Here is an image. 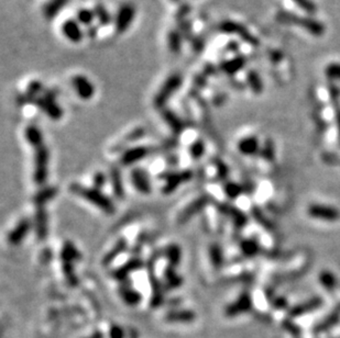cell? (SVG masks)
Returning a JSON list of instances; mask_svg holds the SVG:
<instances>
[{
	"label": "cell",
	"instance_id": "obj_1",
	"mask_svg": "<svg viewBox=\"0 0 340 338\" xmlns=\"http://www.w3.org/2000/svg\"><path fill=\"white\" fill-rule=\"evenodd\" d=\"M68 190L75 196L84 199L85 201L94 204L96 208H98L100 211H103L106 214L113 215L116 213V206L113 200L101 192L99 189L88 188L83 186V184L74 182L69 184Z\"/></svg>",
	"mask_w": 340,
	"mask_h": 338
},
{
	"label": "cell",
	"instance_id": "obj_2",
	"mask_svg": "<svg viewBox=\"0 0 340 338\" xmlns=\"http://www.w3.org/2000/svg\"><path fill=\"white\" fill-rule=\"evenodd\" d=\"M276 20L278 22L284 24H292L297 25L305 29L307 32H309L316 37H321L325 33V27L322 22L318 20H315L309 17H301L295 13L287 12V11H280L276 14Z\"/></svg>",
	"mask_w": 340,
	"mask_h": 338
},
{
	"label": "cell",
	"instance_id": "obj_3",
	"mask_svg": "<svg viewBox=\"0 0 340 338\" xmlns=\"http://www.w3.org/2000/svg\"><path fill=\"white\" fill-rule=\"evenodd\" d=\"M183 84V76L179 73H174L167 77L163 85L161 86L159 91L156 92L153 99V106L155 109L162 110L164 109L169 100L172 98L175 92L181 88Z\"/></svg>",
	"mask_w": 340,
	"mask_h": 338
},
{
	"label": "cell",
	"instance_id": "obj_4",
	"mask_svg": "<svg viewBox=\"0 0 340 338\" xmlns=\"http://www.w3.org/2000/svg\"><path fill=\"white\" fill-rule=\"evenodd\" d=\"M33 105L37 106L40 110L44 112L51 120L59 121L62 119L63 110L57 102V94L52 90H44L43 95L38 97L33 101Z\"/></svg>",
	"mask_w": 340,
	"mask_h": 338
},
{
	"label": "cell",
	"instance_id": "obj_5",
	"mask_svg": "<svg viewBox=\"0 0 340 338\" xmlns=\"http://www.w3.org/2000/svg\"><path fill=\"white\" fill-rule=\"evenodd\" d=\"M49 176V150L45 145L35 148L33 180L38 186H44Z\"/></svg>",
	"mask_w": 340,
	"mask_h": 338
},
{
	"label": "cell",
	"instance_id": "obj_6",
	"mask_svg": "<svg viewBox=\"0 0 340 338\" xmlns=\"http://www.w3.org/2000/svg\"><path fill=\"white\" fill-rule=\"evenodd\" d=\"M136 6L133 2H124L120 4L114 18L115 32L117 34H124L130 28L136 18Z\"/></svg>",
	"mask_w": 340,
	"mask_h": 338
},
{
	"label": "cell",
	"instance_id": "obj_7",
	"mask_svg": "<svg viewBox=\"0 0 340 338\" xmlns=\"http://www.w3.org/2000/svg\"><path fill=\"white\" fill-rule=\"evenodd\" d=\"M212 202V196L208 193L202 194L199 198H196L195 200L189 204V206L185 207L180 212V214L177 215V224L183 225L186 224L187 222L192 220L194 217H196L197 214H200L203 210H205L209 204Z\"/></svg>",
	"mask_w": 340,
	"mask_h": 338
},
{
	"label": "cell",
	"instance_id": "obj_8",
	"mask_svg": "<svg viewBox=\"0 0 340 338\" xmlns=\"http://www.w3.org/2000/svg\"><path fill=\"white\" fill-rule=\"evenodd\" d=\"M218 30H219L221 33L225 34L238 35L243 42H246L252 46L259 45V39L256 35H253L250 31L248 30V28H246L245 25L239 22L232 21V20H224V21H221L219 25H218Z\"/></svg>",
	"mask_w": 340,
	"mask_h": 338
},
{
	"label": "cell",
	"instance_id": "obj_9",
	"mask_svg": "<svg viewBox=\"0 0 340 338\" xmlns=\"http://www.w3.org/2000/svg\"><path fill=\"white\" fill-rule=\"evenodd\" d=\"M194 178V171L191 169H184L181 171H167L163 175L164 184L162 193L171 194L179 189L181 184L191 181Z\"/></svg>",
	"mask_w": 340,
	"mask_h": 338
},
{
	"label": "cell",
	"instance_id": "obj_10",
	"mask_svg": "<svg viewBox=\"0 0 340 338\" xmlns=\"http://www.w3.org/2000/svg\"><path fill=\"white\" fill-rule=\"evenodd\" d=\"M144 267L145 263L140 257H133L129 260H127L124 265L120 266V267L111 271V278L119 281V282H123V281L128 279L130 274H133L135 271Z\"/></svg>",
	"mask_w": 340,
	"mask_h": 338
},
{
	"label": "cell",
	"instance_id": "obj_11",
	"mask_svg": "<svg viewBox=\"0 0 340 338\" xmlns=\"http://www.w3.org/2000/svg\"><path fill=\"white\" fill-rule=\"evenodd\" d=\"M307 213L311 218L327 222H335L340 219V211L337 208L325 206V204H312L308 207Z\"/></svg>",
	"mask_w": 340,
	"mask_h": 338
},
{
	"label": "cell",
	"instance_id": "obj_12",
	"mask_svg": "<svg viewBox=\"0 0 340 338\" xmlns=\"http://www.w3.org/2000/svg\"><path fill=\"white\" fill-rule=\"evenodd\" d=\"M252 309V298L249 292H242L238 298L227 305L225 309V315L227 317H235L247 313Z\"/></svg>",
	"mask_w": 340,
	"mask_h": 338
},
{
	"label": "cell",
	"instance_id": "obj_13",
	"mask_svg": "<svg viewBox=\"0 0 340 338\" xmlns=\"http://www.w3.org/2000/svg\"><path fill=\"white\" fill-rule=\"evenodd\" d=\"M61 32H62L65 39L74 44H78L82 42L85 37V32L82 29V25L78 23L76 19L65 20L63 24L61 25Z\"/></svg>",
	"mask_w": 340,
	"mask_h": 338
},
{
	"label": "cell",
	"instance_id": "obj_14",
	"mask_svg": "<svg viewBox=\"0 0 340 338\" xmlns=\"http://www.w3.org/2000/svg\"><path fill=\"white\" fill-rule=\"evenodd\" d=\"M216 209L220 214L229 218L237 228L245 227L248 223L247 215L240 209H237L228 203H217Z\"/></svg>",
	"mask_w": 340,
	"mask_h": 338
},
{
	"label": "cell",
	"instance_id": "obj_15",
	"mask_svg": "<svg viewBox=\"0 0 340 338\" xmlns=\"http://www.w3.org/2000/svg\"><path fill=\"white\" fill-rule=\"evenodd\" d=\"M72 86L80 99L90 100L95 95V86L84 75H75L72 77Z\"/></svg>",
	"mask_w": 340,
	"mask_h": 338
},
{
	"label": "cell",
	"instance_id": "obj_16",
	"mask_svg": "<svg viewBox=\"0 0 340 338\" xmlns=\"http://www.w3.org/2000/svg\"><path fill=\"white\" fill-rule=\"evenodd\" d=\"M130 179L131 183L134 184L135 189L138 192L142 194H150L152 192L151 180L143 168L135 167L130 172Z\"/></svg>",
	"mask_w": 340,
	"mask_h": 338
},
{
	"label": "cell",
	"instance_id": "obj_17",
	"mask_svg": "<svg viewBox=\"0 0 340 338\" xmlns=\"http://www.w3.org/2000/svg\"><path fill=\"white\" fill-rule=\"evenodd\" d=\"M149 154H151V148H149L148 146L130 147L128 150L121 152L120 164L126 167L131 166L139 161L143 160Z\"/></svg>",
	"mask_w": 340,
	"mask_h": 338
},
{
	"label": "cell",
	"instance_id": "obj_18",
	"mask_svg": "<svg viewBox=\"0 0 340 338\" xmlns=\"http://www.w3.org/2000/svg\"><path fill=\"white\" fill-rule=\"evenodd\" d=\"M118 292L121 300H123L127 305L136 306L141 303L142 295L138 290H136L134 288L129 279H127L120 283Z\"/></svg>",
	"mask_w": 340,
	"mask_h": 338
},
{
	"label": "cell",
	"instance_id": "obj_19",
	"mask_svg": "<svg viewBox=\"0 0 340 338\" xmlns=\"http://www.w3.org/2000/svg\"><path fill=\"white\" fill-rule=\"evenodd\" d=\"M34 229L35 236L40 240L47 239L49 235V221H48V212L44 207H38L34 215Z\"/></svg>",
	"mask_w": 340,
	"mask_h": 338
},
{
	"label": "cell",
	"instance_id": "obj_20",
	"mask_svg": "<svg viewBox=\"0 0 340 338\" xmlns=\"http://www.w3.org/2000/svg\"><path fill=\"white\" fill-rule=\"evenodd\" d=\"M160 112L162 119L166 123L167 126L170 127L174 136H180L182 133L184 132L186 127L185 122L183 121L173 110H171L170 108L165 107L164 109H162Z\"/></svg>",
	"mask_w": 340,
	"mask_h": 338
},
{
	"label": "cell",
	"instance_id": "obj_21",
	"mask_svg": "<svg viewBox=\"0 0 340 338\" xmlns=\"http://www.w3.org/2000/svg\"><path fill=\"white\" fill-rule=\"evenodd\" d=\"M32 227V222L30 219H22L13 229H11V232L8 234V243L12 246L20 245L25 236L29 234L30 229Z\"/></svg>",
	"mask_w": 340,
	"mask_h": 338
},
{
	"label": "cell",
	"instance_id": "obj_22",
	"mask_svg": "<svg viewBox=\"0 0 340 338\" xmlns=\"http://www.w3.org/2000/svg\"><path fill=\"white\" fill-rule=\"evenodd\" d=\"M247 64V57L243 55H237L235 57L230 59H225L220 61V64L218 65L219 70L221 73L226 74L227 76H235L238 71L245 68Z\"/></svg>",
	"mask_w": 340,
	"mask_h": 338
},
{
	"label": "cell",
	"instance_id": "obj_23",
	"mask_svg": "<svg viewBox=\"0 0 340 338\" xmlns=\"http://www.w3.org/2000/svg\"><path fill=\"white\" fill-rule=\"evenodd\" d=\"M109 178H110L111 190H113L115 197L118 200H124L126 197V190H125V183L123 180V176H121L120 169L117 166L111 167L109 171Z\"/></svg>",
	"mask_w": 340,
	"mask_h": 338
},
{
	"label": "cell",
	"instance_id": "obj_24",
	"mask_svg": "<svg viewBox=\"0 0 340 338\" xmlns=\"http://www.w3.org/2000/svg\"><path fill=\"white\" fill-rule=\"evenodd\" d=\"M196 314L192 310H176L173 309L167 312L164 316V320L167 323H180V324H189L194 322Z\"/></svg>",
	"mask_w": 340,
	"mask_h": 338
},
{
	"label": "cell",
	"instance_id": "obj_25",
	"mask_svg": "<svg viewBox=\"0 0 340 338\" xmlns=\"http://www.w3.org/2000/svg\"><path fill=\"white\" fill-rule=\"evenodd\" d=\"M127 248H128V240L125 237L119 238L113 246V248H111L107 254H105L103 260H101V265H103L104 267H108V266L113 264L121 254L126 252Z\"/></svg>",
	"mask_w": 340,
	"mask_h": 338
},
{
	"label": "cell",
	"instance_id": "obj_26",
	"mask_svg": "<svg viewBox=\"0 0 340 338\" xmlns=\"http://www.w3.org/2000/svg\"><path fill=\"white\" fill-rule=\"evenodd\" d=\"M238 151H239L242 155L246 156H253L260 152V142H259L258 137L256 136H248L243 137L238 142L237 145Z\"/></svg>",
	"mask_w": 340,
	"mask_h": 338
},
{
	"label": "cell",
	"instance_id": "obj_27",
	"mask_svg": "<svg viewBox=\"0 0 340 338\" xmlns=\"http://www.w3.org/2000/svg\"><path fill=\"white\" fill-rule=\"evenodd\" d=\"M164 284L166 290H174L183 284V278L176 273V268L167 265L163 271Z\"/></svg>",
	"mask_w": 340,
	"mask_h": 338
},
{
	"label": "cell",
	"instance_id": "obj_28",
	"mask_svg": "<svg viewBox=\"0 0 340 338\" xmlns=\"http://www.w3.org/2000/svg\"><path fill=\"white\" fill-rule=\"evenodd\" d=\"M60 258L61 260H62V263L74 264L75 261L80 260V258H82V255H80L78 249L75 247V245L72 242L67 240V242H64L62 249H61Z\"/></svg>",
	"mask_w": 340,
	"mask_h": 338
},
{
	"label": "cell",
	"instance_id": "obj_29",
	"mask_svg": "<svg viewBox=\"0 0 340 338\" xmlns=\"http://www.w3.org/2000/svg\"><path fill=\"white\" fill-rule=\"evenodd\" d=\"M208 255H209L210 264L214 269L220 270L225 265V255L221 246L218 243H212L208 249Z\"/></svg>",
	"mask_w": 340,
	"mask_h": 338
},
{
	"label": "cell",
	"instance_id": "obj_30",
	"mask_svg": "<svg viewBox=\"0 0 340 338\" xmlns=\"http://www.w3.org/2000/svg\"><path fill=\"white\" fill-rule=\"evenodd\" d=\"M68 2V0H49L42 9L43 17L47 20L54 19L60 13L61 10L67 6Z\"/></svg>",
	"mask_w": 340,
	"mask_h": 338
},
{
	"label": "cell",
	"instance_id": "obj_31",
	"mask_svg": "<svg viewBox=\"0 0 340 338\" xmlns=\"http://www.w3.org/2000/svg\"><path fill=\"white\" fill-rule=\"evenodd\" d=\"M163 257L167 260V265L176 268L182 260V250L177 244H170L163 249Z\"/></svg>",
	"mask_w": 340,
	"mask_h": 338
},
{
	"label": "cell",
	"instance_id": "obj_32",
	"mask_svg": "<svg viewBox=\"0 0 340 338\" xmlns=\"http://www.w3.org/2000/svg\"><path fill=\"white\" fill-rule=\"evenodd\" d=\"M239 248L241 254L246 258H252L260 253V244L255 238H243L239 243Z\"/></svg>",
	"mask_w": 340,
	"mask_h": 338
},
{
	"label": "cell",
	"instance_id": "obj_33",
	"mask_svg": "<svg viewBox=\"0 0 340 338\" xmlns=\"http://www.w3.org/2000/svg\"><path fill=\"white\" fill-rule=\"evenodd\" d=\"M58 194L57 187H44L35 193L33 198V202L37 207H44L50 200L54 199Z\"/></svg>",
	"mask_w": 340,
	"mask_h": 338
},
{
	"label": "cell",
	"instance_id": "obj_34",
	"mask_svg": "<svg viewBox=\"0 0 340 338\" xmlns=\"http://www.w3.org/2000/svg\"><path fill=\"white\" fill-rule=\"evenodd\" d=\"M183 40L184 39H183L182 34L177 29H172L169 31V33H167V37H166V42H167V48H169L171 53H173L175 55L181 53Z\"/></svg>",
	"mask_w": 340,
	"mask_h": 338
},
{
	"label": "cell",
	"instance_id": "obj_35",
	"mask_svg": "<svg viewBox=\"0 0 340 338\" xmlns=\"http://www.w3.org/2000/svg\"><path fill=\"white\" fill-rule=\"evenodd\" d=\"M24 137L30 145L34 148H38L43 144V135L41 130L35 125H28L24 130Z\"/></svg>",
	"mask_w": 340,
	"mask_h": 338
},
{
	"label": "cell",
	"instance_id": "obj_36",
	"mask_svg": "<svg viewBox=\"0 0 340 338\" xmlns=\"http://www.w3.org/2000/svg\"><path fill=\"white\" fill-rule=\"evenodd\" d=\"M323 304V299L322 298H313L309 301H306L305 303L298 304L295 307H293L291 311L292 316H299L303 314H306L308 312H312L315 309H318L319 306Z\"/></svg>",
	"mask_w": 340,
	"mask_h": 338
},
{
	"label": "cell",
	"instance_id": "obj_37",
	"mask_svg": "<svg viewBox=\"0 0 340 338\" xmlns=\"http://www.w3.org/2000/svg\"><path fill=\"white\" fill-rule=\"evenodd\" d=\"M93 10L99 27H108V25L114 22L113 15H111L109 10L106 8L103 3H96Z\"/></svg>",
	"mask_w": 340,
	"mask_h": 338
},
{
	"label": "cell",
	"instance_id": "obj_38",
	"mask_svg": "<svg viewBox=\"0 0 340 338\" xmlns=\"http://www.w3.org/2000/svg\"><path fill=\"white\" fill-rule=\"evenodd\" d=\"M246 79H247V85L249 88L251 89V91L253 92L255 95H260L262 94L263 91V81L261 76L259 75V73L255 69H249L247 71V75H246Z\"/></svg>",
	"mask_w": 340,
	"mask_h": 338
},
{
	"label": "cell",
	"instance_id": "obj_39",
	"mask_svg": "<svg viewBox=\"0 0 340 338\" xmlns=\"http://www.w3.org/2000/svg\"><path fill=\"white\" fill-rule=\"evenodd\" d=\"M75 19L77 20L80 25H84V27L88 28L90 27V25L94 24L96 17H95V12L93 9L80 8L77 10V11H76Z\"/></svg>",
	"mask_w": 340,
	"mask_h": 338
},
{
	"label": "cell",
	"instance_id": "obj_40",
	"mask_svg": "<svg viewBox=\"0 0 340 338\" xmlns=\"http://www.w3.org/2000/svg\"><path fill=\"white\" fill-rule=\"evenodd\" d=\"M222 189H224L226 197L230 200L238 199L245 192V188H243L242 184L235 181H226Z\"/></svg>",
	"mask_w": 340,
	"mask_h": 338
},
{
	"label": "cell",
	"instance_id": "obj_41",
	"mask_svg": "<svg viewBox=\"0 0 340 338\" xmlns=\"http://www.w3.org/2000/svg\"><path fill=\"white\" fill-rule=\"evenodd\" d=\"M62 271L64 275L65 281L70 288H76L78 285L79 280L77 278V276L75 274L74 270V264L72 263H63L62 264Z\"/></svg>",
	"mask_w": 340,
	"mask_h": 338
},
{
	"label": "cell",
	"instance_id": "obj_42",
	"mask_svg": "<svg viewBox=\"0 0 340 338\" xmlns=\"http://www.w3.org/2000/svg\"><path fill=\"white\" fill-rule=\"evenodd\" d=\"M176 24H177L176 29L180 31L183 39L187 41V42H191V41L195 37L194 27H193V22L191 21V20L186 19L184 20V21H181Z\"/></svg>",
	"mask_w": 340,
	"mask_h": 338
},
{
	"label": "cell",
	"instance_id": "obj_43",
	"mask_svg": "<svg viewBox=\"0 0 340 338\" xmlns=\"http://www.w3.org/2000/svg\"><path fill=\"white\" fill-rule=\"evenodd\" d=\"M189 151H190V155L192 157V160L200 161L201 158L204 156L205 151H206L205 142L203 141L202 138H197V140H195L192 143Z\"/></svg>",
	"mask_w": 340,
	"mask_h": 338
},
{
	"label": "cell",
	"instance_id": "obj_44",
	"mask_svg": "<svg viewBox=\"0 0 340 338\" xmlns=\"http://www.w3.org/2000/svg\"><path fill=\"white\" fill-rule=\"evenodd\" d=\"M319 282L324 286L325 289L332 290L337 284V279L335 277L334 274H332L331 271H322L321 275H319Z\"/></svg>",
	"mask_w": 340,
	"mask_h": 338
},
{
	"label": "cell",
	"instance_id": "obj_45",
	"mask_svg": "<svg viewBox=\"0 0 340 338\" xmlns=\"http://www.w3.org/2000/svg\"><path fill=\"white\" fill-rule=\"evenodd\" d=\"M214 165L216 167L217 180H226L228 176H229V168H228V166L221 160H218V158L214 160Z\"/></svg>",
	"mask_w": 340,
	"mask_h": 338
},
{
	"label": "cell",
	"instance_id": "obj_46",
	"mask_svg": "<svg viewBox=\"0 0 340 338\" xmlns=\"http://www.w3.org/2000/svg\"><path fill=\"white\" fill-rule=\"evenodd\" d=\"M191 10H192V7H191L190 3H187V2L180 3L179 7H177V9H176V12L174 14L176 23H179L181 21H184V20H186V19H189Z\"/></svg>",
	"mask_w": 340,
	"mask_h": 338
},
{
	"label": "cell",
	"instance_id": "obj_47",
	"mask_svg": "<svg viewBox=\"0 0 340 338\" xmlns=\"http://www.w3.org/2000/svg\"><path fill=\"white\" fill-rule=\"evenodd\" d=\"M260 155L269 162L274 161V158H275V150H274V144L272 141L268 140L265 143V145L260 150Z\"/></svg>",
	"mask_w": 340,
	"mask_h": 338
},
{
	"label": "cell",
	"instance_id": "obj_48",
	"mask_svg": "<svg viewBox=\"0 0 340 338\" xmlns=\"http://www.w3.org/2000/svg\"><path fill=\"white\" fill-rule=\"evenodd\" d=\"M208 85V80H207V76L204 73H201V74H197L194 76V78H193V87H194V91L199 94L200 90L206 88Z\"/></svg>",
	"mask_w": 340,
	"mask_h": 338
},
{
	"label": "cell",
	"instance_id": "obj_49",
	"mask_svg": "<svg viewBox=\"0 0 340 338\" xmlns=\"http://www.w3.org/2000/svg\"><path fill=\"white\" fill-rule=\"evenodd\" d=\"M294 2H295L297 6L303 9L304 11L307 12V13H315L317 7L316 4L314 3L312 0H293Z\"/></svg>",
	"mask_w": 340,
	"mask_h": 338
},
{
	"label": "cell",
	"instance_id": "obj_50",
	"mask_svg": "<svg viewBox=\"0 0 340 338\" xmlns=\"http://www.w3.org/2000/svg\"><path fill=\"white\" fill-rule=\"evenodd\" d=\"M326 76L331 79L340 80V64L339 63H332L329 64L326 69H325Z\"/></svg>",
	"mask_w": 340,
	"mask_h": 338
},
{
	"label": "cell",
	"instance_id": "obj_51",
	"mask_svg": "<svg viewBox=\"0 0 340 338\" xmlns=\"http://www.w3.org/2000/svg\"><path fill=\"white\" fill-rule=\"evenodd\" d=\"M190 43L192 46V50L196 53H201L205 50L206 43H205V40L202 37H197V35H195L194 39H193Z\"/></svg>",
	"mask_w": 340,
	"mask_h": 338
},
{
	"label": "cell",
	"instance_id": "obj_52",
	"mask_svg": "<svg viewBox=\"0 0 340 338\" xmlns=\"http://www.w3.org/2000/svg\"><path fill=\"white\" fill-rule=\"evenodd\" d=\"M127 337V332L123 329V327L113 324L110 326L109 330V338H126Z\"/></svg>",
	"mask_w": 340,
	"mask_h": 338
},
{
	"label": "cell",
	"instance_id": "obj_53",
	"mask_svg": "<svg viewBox=\"0 0 340 338\" xmlns=\"http://www.w3.org/2000/svg\"><path fill=\"white\" fill-rule=\"evenodd\" d=\"M145 134V131L143 127H138V129H135L134 131H131L128 135L126 137L125 142H135L138 141L140 138H142Z\"/></svg>",
	"mask_w": 340,
	"mask_h": 338
},
{
	"label": "cell",
	"instance_id": "obj_54",
	"mask_svg": "<svg viewBox=\"0 0 340 338\" xmlns=\"http://www.w3.org/2000/svg\"><path fill=\"white\" fill-rule=\"evenodd\" d=\"M93 183H94V188L96 189H100L103 188L105 184H106V176L104 172L101 171H97L94 175V179H93Z\"/></svg>",
	"mask_w": 340,
	"mask_h": 338
},
{
	"label": "cell",
	"instance_id": "obj_55",
	"mask_svg": "<svg viewBox=\"0 0 340 338\" xmlns=\"http://www.w3.org/2000/svg\"><path fill=\"white\" fill-rule=\"evenodd\" d=\"M225 51L228 53H238L240 51V43L236 40H231L226 44Z\"/></svg>",
	"mask_w": 340,
	"mask_h": 338
},
{
	"label": "cell",
	"instance_id": "obj_56",
	"mask_svg": "<svg viewBox=\"0 0 340 338\" xmlns=\"http://www.w3.org/2000/svg\"><path fill=\"white\" fill-rule=\"evenodd\" d=\"M218 71H220L219 67H217L216 65L210 64V63H207L204 66V68H203V73H204L207 77L208 76H216L218 74Z\"/></svg>",
	"mask_w": 340,
	"mask_h": 338
},
{
	"label": "cell",
	"instance_id": "obj_57",
	"mask_svg": "<svg viewBox=\"0 0 340 338\" xmlns=\"http://www.w3.org/2000/svg\"><path fill=\"white\" fill-rule=\"evenodd\" d=\"M53 258V254L52 252H51V249L50 248H45L41 256H40V260H41V263L42 264H49L51 260H52Z\"/></svg>",
	"mask_w": 340,
	"mask_h": 338
},
{
	"label": "cell",
	"instance_id": "obj_58",
	"mask_svg": "<svg viewBox=\"0 0 340 338\" xmlns=\"http://www.w3.org/2000/svg\"><path fill=\"white\" fill-rule=\"evenodd\" d=\"M85 35H87L89 39L97 38V35H98V27L97 25L93 24V25H90V27H88L87 30H86Z\"/></svg>",
	"mask_w": 340,
	"mask_h": 338
},
{
	"label": "cell",
	"instance_id": "obj_59",
	"mask_svg": "<svg viewBox=\"0 0 340 338\" xmlns=\"http://www.w3.org/2000/svg\"><path fill=\"white\" fill-rule=\"evenodd\" d=\"M226 99H227V97L224 94L216 95L214 98H212V105L216 106V107H219V106H221L222 104H224V102L226 101Z\"/></svg>",
	"mask_w": 340,
	"mask_h": 338
},
{
	"label": "cell",
	"instance_id": "obj_60",
	"mask_svg": "<svg viewBox=\"0 0 340 338\" xmlns=\"http://www.w3.org/2000/svg\"><path fill=\"white\" fill-rule=\"evenodd\" d=\"M274 303V306L277 307V309H283V307H285L287 305V302L285 299H283V298H278L276 299L275 301L273 302Z\"/></svg>",
	"mask_w": 340,
	"mask_h": 338
},
{
	"label": "cell",
	"instance_id": "obj_61",
	"mask_svg": "<svg viewBox=\"0 0 340 338\" xmlns=\"http://www.w3.org/2000/svg\"><path fill=\"white\" fill-rule=\"evenodd\" d=\"M166 163L170 164V165H172V166H175V165H177V164H179V157H177L176 155H171V156L167 157Z\"/></svg>",
	"mask_w": 340,
	"mask_h": 338
},
{
	"label": "cell",
	"instance_id": "obj_62",
	"mask_svg": "<svg viewBox=\"0 0 340 338\" xmlns=\"http://www.w3.org/2000/svg\"><path fill=\"white\" fill-rule=\"evenodd\" d=\"M335 113H336V122H337V125H338V131H339V136H340V106L339 105L336 106Z\"/></svg>",
	"mask_w": 340,
	"mask_h": 338
},
{
	"label": "cell",
	"instance_id": "obj_63",
	"mask_svg": "<svg viewBox=\"0 0 340 338\" xmlns=\"http://www.w3.org/2000/svg\"><path fill=\"white\" fill-rule=\"evenodd\" d=\"M84 338H105L104 336V333L100 332V331H95L93 334H90L87 337H84Z\"/></svg>",
	"mask_w": 340,
	"mask_h": 338
},
{
	"label": "cell",
	"instance_id": "obj_64",
	"mask_svg": "<svg viewBox=\"0 0 340 338\" xmlns=\"http://www.w3.org/2000/svg\"><path fill=\"white\" fill-rule=\"evenodd\" d=\"M170 1H171V2H173V3H175V4H180V3H182V0H170Z\"/></svg>",
	"mask_w": 340,
	"mask_h": 338
}]
</instances>
